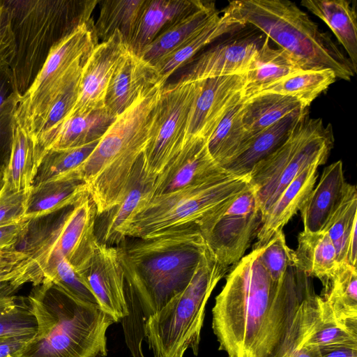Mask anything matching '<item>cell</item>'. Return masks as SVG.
<instances>
[{"mask_svg":"<svg viewBox=\"0 0 357 357\" xmlns=\"http://www.w3.org/2000/svg\"><path fill=\"white\" fill-rule=\"evenodd\" d=\"M252 250L226 276L212 309V328L227 357H291L306 341L319 315V296L302 292L292 266L273 282Z\"/></svg>","mask_w":357,"mask_h":357,"instance_id":"1","label":"cell"},{"mask_svg":"<svg viewBox=\"0 0 357 357\" xmlns=\"http://www.w3.org/2000/svg\"><path fill=\"white\" fill-rule=\"evenodd\" d=\"M119 245L129 313L142 323L190 283L208 247L196 225Z\"/></svg>","mask_w":357,"mask_h":357,"instance_id":"2","label":"cell"},{"mask_svg":"<svg viewBox=\"0 0 357 357\" xmlns=\"http://www.w3.org/2000/svg\"><path fill=\"white\" fill-rule=\"evenodd\" d=\"M165 83L142 93L118 115L90 155L76 169L59 177L86 186L97 215L124 198L131 175L150 139L155 108Z\"/></svg>","mask_w":357,"mask_h":357,"instance_id":"3","label":"cell"},{"mask_svg":"<svg viewBox=\"0 0 357 357\" xmlns=\"http://www.w3.org/2000/svg\"><path fill=\"white\" fill-rule=\"evenodd\" d=\"M38 331L21 357H105L115 321L98 305L79 300L48 280L28 296Z\"/></svg>","mask_w":357,"mask_h":357,"instance_id":"4","label":"cell"},{"mask_svg":"<svg viewBox=\"0 0 357 357\" xmlns=\"http://www.w3.org/2000/svg\"><path fill=\"white\" fill-rule=\"evenodd\" d=\"M223 10L243 25L261 31L303 70H331L337 79L348 82L355 75L349 59L331 36L291 1H232Z\"/></svg>","mask_w":357,"mask_h":357,"instance_id":"5","label":"cell"},{"mask_svg":"<svg viewBox=\"0 0 357 357\" xmlns=\"http://www.w3.org/2000/svg\"><path fill=\"white\" fill-rule=\"evenodd\" d=\"M10 12L16 54L10 66L22 97L52 48L91 19L97 0H5Z\"/></svg>","mask_w":357,"mask_h":357,"instance_id":"6","label":"cell"},{"mask_svg":"<svg viewBox=\"0 0 357 357\" xmlns=\"http://www.w3.org/2000/svg\"><path fill=\"white\" fill-rule=\"evenodd\" d=\"M228 269L207 248L186 288L146 319L143 337L154 357L198 354L206 303Z\"/></svg>","mask_w":357,"mask_h":357,"instance_id":"7","label":"cell"},{"mask_svg":"<svg viewBox=\"0 0 357 357\" xmlns=\"http://www.w3.org/2000/svg\"><path fill=\"white\" fill-rule=\"evenodd\" d=\"M335 142L332 125L321 118L300 114L283 143L257 163L250 171V183L255 188L261 221L285 188L303 169L317 162L325 164Z\"/></svg>","mask_w":357,"mask_h":357,"instance_id":"8","label":"cell"},{"mask_svg":"<svg viewBox=\"0 0 357 357\" xmlns=\"http://www.w3.org/2000/svg\"><path fill=\"white\" fill-rule=\"evenodd\" d=\"M98 44L91 18L50 50L33 83L20 97L14 114L15 123L34 139L52 105L80 77L88 56Z\"/></svg>","mask_w":357,"mask_h":357,"instance_id":"9","label":"cell"},{"mask_svg":"<svg viewBox=\"0 0 357 357\" xmlns=\"http://www.w3.org/2000/svg\"><path fill=\"white\" fill-rule=\"evenodd\" d=\"M250 184L249 176L227 175L153 197L131 218L126 237L145 238L197 224Z\"/></svg>","mask_w":357,"mask_h":357,"instance_id":"10","label":"cell"},{"mask_svg":"<svg viewBox=\"0 0 357 357\" xmlns=\"http://www.w3.org/2000/svg\"><path fill=\"white\" fill-rule=\"evenodd\" d=\"M97 211L89 193L68 208L47 235L26 252L30 257V282L40 284L45 275L61 259L77 271L89 259L97 243L95 225Z\"/></svg>","mask_w":357,"mask_h":357,"instance_id":"11","label":"cell"},{"mask_svg":"<svg viewBox=\"0 0 357 357\" xmlns=\"http://www.w3.org/2000/svg\"><path fill=\"white\" fill-rule=\"evenodd\" d=\"M201 80L180 79L164 86L155 108L149 142L142 153L147 177L155 181L188 139L191 108Z\"/></svg>","mask_w":357,"mask_h":357,"instance_id":"12","label":"cell"},{"mask_svg":"<svg viewBox=\"0 0 357 357\" xmlns=\"http://www.w3.org/2000/svg\"><path fill=\"white\" fill-rule=\"evenodd\" d=\"M261 224L256 191L250 183L202 219L197 227L218 261L229 268L244 256Z\"/></svg>","mask_w":357,"mask_h":357,"instance_id":"13","label":"cell"},{"mask_svg":"<svg viewBox=\"0 0 357 357\" xmlns=\"http://www.w3.org/2000/svg\"><path fill=\"white\" fill-rule=\"evenodd\" d=\"M102 310L115 322L129 316L125 278L118 247L96 243L91 255L77 271Z\"/></svg>","mask_w":357,"mask_h":357,"instance_id":"14","label":"cell"},{"mask_svg":"<svg viewBox=\"0 0 357 357\" xmlns=\"http://www.w3.org/2000/svg\"><path fill=\"white\" fill-rule=\"evenodd\" d=\"M128 51V46L119 31L93 48L82 68L76 102L64 121L75 115L105 108L110 79Z\"/></svg>","mask_w":357,"mask_h":357,"instance_id":"15","label":"cell"},{"mask_svg":"<svg viewBox=\"0 0 357 357\" xmlns=\"http://www.w3.org/2000/svg\"><path fill=\"white\" fill-rule=\"evenodd\" d=\"M227 175L229 174L211 156L207 139L189 138L181 151L155 180L150 200L155 197L199 185Z\"/></svg>","mask_w":357,"mask_h":357,"instance_id":"16","label":"cell"},{"mask_svg":"<svg viewBox=\"0 0 357 357\" xmlns=\"http://www.w3.org/2000/svg\"><path fill=\"white\" fill-rule=\"evenodd\" d=\"M243 75L202 79L191 108L188 139L208 140L229 109L243 98Z\"/></svg>","mask_w":357,"mask_h":357,"instance_id":"17","label":"cell"},{"mask_svg":"<svg viewBox=\"0 0 357 357\" xmlns=\"http://www.w3.org/2000/svg\"><path fill=\"white\" fill-rule=\"evenodd\" d=\"M240 30L204 52L181 79L196 81L244 75L265 38L248 32L240 34Z\"/></svg>","mask_w":357,"mask_h":357,"instance_id":"18","label":"cell"},{"mask_svg":"<svg viewBox=\"0 0 357 357\" xmlns=\"http://www.w3.org/2000/svg\"><path fill=\"white\" fill-rule=\"evenodd\" d=\"M154 182L146 174L142 155L134 167L123 200L109 211L97 215L95 235L99 243L117 247L127 238L126 230L130 221L149 202Z\"/></svg>","mask_w":357,"mask_h":357,"instance_id":"19","label":"cell"},{"mask_svg":"<svg viewBox=\"0 0 357 357\" xmlns=\"http://www.w3.org/2000/svg\"><path fill=\"white\" fill-rule=\"evenodd\" d=\"M164 82L155 66L128 51L110 79L105 108L115 116L128 109L144 92Z\"/></svg>","mask_w":357,"mask_h":357,"instance_id":"20","label":"cell"},{"mask_svg":"<svg viewBox=\"0 0 357 357\" xmlns=\"http://www.w3.org/2000/svg\"><path fill=\"white\" fill-rule=\"evenodd\" d=\"M207 1L144 0L133 33L127 43L128 51L140 56L156 37L181 18L203 8Z\"/></svg>","mask_w":357,"mask_h":357,"instance_id":"21","label":"cell"},{"mask_svg":"<svg viewBox=\"0 0 357 357\" xmlns=\"http://www.w3.org/2000/svg\"><path fill=\"white\" fill-rule=\"evenodd\" d=\"M324 165L317 162L303 169L282 192L262 219L257 233L253 249L262 248L300 211L314 187L318 167Z\"/></svg>","mask_w":357,"mask_h":357,"instance_id":"22","label":"cell"},{"mask_svg":"<svg viewBox=\"0 0 357 357\" xmlns=\"http://www.w3.org/2000/svg\"><path fill=\"white\" fill-rule=\"evenodd\" d=\"M347 183L341 160L324 169L318 184L299 211L304 231L319 232L325 229L343 198Z\"/></svg>","mask_w":357,"mask_h":357,"instance_id":"23","label":"cell"},{"mask_svg":"<svg viewBox=\"0 0 357 357\" xmlns=\"http://www.w3.org/2000/svg\"><path fill=\"white\" fill-rule=\"evenodd\" d=\"M116 116L105 108L66 119L40 150L39 163L50 150H66L100 140Z\"/></svg>","mask_w":357,"mask_h":357,"instance_id":"24","label":"cell"},{"mask_svg":"<svg viewBox=\"0 0 357 357\" xmlns=\"http://www.w3.org/2000/svg\"><path fill=\"white\" fill-rule=\"evenodd\" d=\"M300 70H303L291 55L280 48L272 47L266 37L243 75V98L247 99L256 95L268 86Z\"/></svg>","mask_w":357,"mask_h":357,"instance_id":"25","label":"cell"},{"mask_svg":"<svg viewBox=\"0 0 357 357\" xmlns=\"http://www.w3.org/2000/svg\"><path fill=\"white\" fill-rule=\"evenodd\" d=\"M301 4L321 19L347 52L354 73L357 72V14L347 0H303Z\"/></svg>","mask_w":357,"mask_h":357,"instance_id":"26","label":"cell"},{"mask_svg":"<svg viewBox=\"0 0 357 357\" xmlns=\"http://www.w3.org/2000/svg\"><path fill=\"white\" fill-rule=\"evenodd\" d=\"M294 266L306 275L319 279L323 286L337 271L335 248L327 231H303L298 236V245L293 252Z\"/></svg>","mask_w":357,"mask_h":357,"instance_id":"27","label":"cell"},{"mask_svg":"<svg viewBox=\"0 0 357 357\" xmlns=\"http://www.w3.org/2000/svg\"><path fill=\"white\" fill-rule=\"evenodd\" d=\"M306 110L307 108L296 98L262 93L244 99L242 119L250 139L285 116Z\"/></svg>","mask_w":357,"mask_h":357,"instance_id":"28","label":"cell"},{"mask_svg":"<svg viewBox=\"0 0 357 357\" xmlns=\"http://www.w3.org/2000/svg\"><path fill=\"white\" fill-rule=\"evenodd\" d=\"M87 189L81 181L59 178L32 186L27 198L24 219L33 220L77 203Z\"/></svg>","mask_w":357,"mask_h":357,"instance_id":"29","label":"cell"},{"mask_svg":"<svg viewBox=\"0 0 357 357\" xmlns=\"http://www.w3.org/2000/svg\"><path fill=\"white\" fill-rule=\"evenodd\" d=\"M220 15L214 2L181 18L156 37L139 56L153 66L190 40Z\"/></svg>","mask_w":357,"mask_h":357,"instance_id":"30","label":"cell"},{"mask_svg":"<svg viewBox=\"0 0 357 357\" xmlns=\"http://www.w3.org/2000/svg\"><path fill=\"white\" fill-rule=\"evenodd\" d=\"M357 191L347 183L343 198L328 220L327 231L337 252L339 264L347 263L356 267L357 260Z\"/></svg>","mask_w":357,"mask_h":357,"instance_id":"31","label":"cell"},{"mask_svg":"<svg viewBox=\"0 0 357 357\" xmlns=\"http://www.w3.org/2000/svg\"><path fill=\"white\" fill-rule=\"evenodd\" d=\"M300 114L288 115L250 139L246 146L222 168L230 175L248 176L257 163L283 143Z\"/></svg>","mask_w":357,"mask_h":357,"instance_id":"32","label":"cell"},{"mask_svg":"<svg viewBox=\"0 0 357 357\" xmlns=\"http://www.w3.org/2000/svg\"><path fill=\"white\" fill-rule=\"evenodd\" d=\"M38 165L35 139L15 123L3 188L10 193L30 190Z\"/></svg>","mask_w":357,"mask_h":357,"instance_id":"33","label":"cell"},{"mask_svg":"<svg viewBox=\"0 0 357 357\" xmlns=\"http://www.w3.org/2000/svg\"><path fill=\"white\" fill-rule=\"evenodd\" d=\"M245 26L239 21L222 10V15H220L198 33L154 65L161 79L166 82L168 77L175 70L185 64L206 45L225 34L233 33Z\"/></svg>","mask_w":357,"mask_h":357,"instance_id":"34","label":"cell"},{"mask_svg":"<svg viewBox=\"0 0 357 357\" xmlns=\"http://www.w3.org/2000/svg\"><path fill=\"white\" fill-rule=\"evenodd\" d=\"M321 296L335 318L357 334V269L347 263L339 265L332 278L323 286Z\"/></svg>","mask_w":357,"mask_h":357,"instance_id":"35","label":"cell"},{"mask_svg":"<svg viewBox=\"0 0 357 357\" xmlns=\"http://www.w3.org/2000/svg\"><path fill=\"white\" fill-rule=\"evenodd\" d=\"M243 100L229 109L208 140V151L221 167L250 140L242 119Z\"/></svg>","mask_w":357,"mask_h":357,"instance_id":"36","label":"cell"},{"mask_svg":"<svg viewBox=\"0 0 357 357\" xmlns=\"http://www.w3.org/2000/svg\"><path fill=\"white\" fill-rule=\"evenodd\" d=\"M336 79V75L331 70H300L268 86L258 93H274L291 96L307 108Z\"/></svg>","mask_w":357,"mask_h":357,"instance_id":"37","label":"cell"},{"mask_svg":"<svg viewBox=\"0 0 357 357\" xmlns=\"http://www.w3.org/2000/svg\"><path fill=\"white\" fill-rule=\"evenodd\" d=\"M144 0H102L95 23L98 39L108 40L119 31L126 45L129 41Z\"/></svg>","mask_w":357,"mask_h":357,"instance_id":"38","label":"cell"},{"mask_svg":"<svg viewBox=\"0 0 357 357\" xmlns=\"http://www.w3.org/2000/svg\"><path fill=\"white\" fill-rule=\"evenodd\" d=\"M98 142L70 149L47 151L39 163L32 186L58 178L76 169L90 155Z\"/></svg>","mask_w":357,"mask_h":357,"instance_id":"39","label":"cell"},{"mask_svg":"<svg viewBox=\"0 0 357 357\" xmlns=\"http://www.w3.org/2000/svg\"><path fill=\"white\" fill-rule=\"evenodd\" d=\"M319 308L317 321L304 344L319 348L341 344L357 345V334L337 320L328 303L321 296Z\"/></svg>","mask_w":357,"mask_h":357,"instance_id":"40","label":"cell"},{"mask_svg":"<svg viewBox=\"0 0 357 357\" xmlns=\"http://www.w3.org/2000/svg\"><path fill=\"white\" fill-rule=\"evenodd\" d=\"M36 318L28 298L16 296L0 298V337L36 335Z\"/></svg>","mask_w":357,"mask_h":357,"instance_id":"41","label":"cell"},{"mask_svg":"<svg viewBox=\"0 0 357 357\" xmlns=\"http://www.w3.org/2000/svg\"><path fill=\"white\" fill-rule=\"evenodd\" d=\"M293 252L294 250L287 244L283 231L275 234L260 248L259 260L273 282H284L291 267L294 266Z\"/></svg>","mask_w":357,"mask_h":357,"instance_id":"42","label":"cell"},{"mask_svg":"<svg viewBox=\"0 0 357 357\" xmlns=\"http://www.w3.org/2000/svg\"><path fill=\"white\" fill-rule=\"evenodd\" d=\"M43 280L52 282L65 292L79 300L98 305L94 295L83 278L65 258L55 264L45 275Z\"/></svg>","mask_w":357,"mask_h":357,"instance_id":"43","label":"cell"},{"mask_svg":"<svg viewBox=\"0 0 357 357\" xmlns=\"http://www.w3.org/2000/svg\"><path fill=\"white\" fill-rule=\"evenodd\" d=\"M16 40L10 12L5 0H0V66H9L16 54Z\"/></svg>","mask_w":357,"mask_h":357,"instance_id":"44","label":"cell"},{"mask_svg":"<svg viewBox=\"0 0 357 357\" xmlns=\"http://www.w3.org/2000/svg\"><path fill=\"white\" fill-rule=\"evenodd\" d=\"M30 257L17 264L0 267V298L13 296L23 284L30 282Z\"/></svg>","mask_w":357,"mask_h":357,"instance_id":"45","label":"cell"},{"mask_svg":"<svg viewBox=\"0 0 357 357\" xmlns=\"http://www.w3.org/2000/svg\"><path fill=\"white\" fill-rule=\"evenodd\" d=\"M29 191L10 193L2 187L0 190V227L24 219Z\"/></svg>","mask_w":357,"mask_h":357,"instance_id":"46","label":"cell"},{"mask_svg":"<svg viewBox=\"0 0 357 357\" xmlns=\"http://www.w3.org/2000/svg\"><path fill=\"white\" fill-rule=\"evenodd\" d=\"M19 96H15L0 114V167L8 164L15 128L14 114L20 101Z\"/></svg>","mask_w":357,"mask_h":357,"instance_id":"47","label":"cell"},{"mask_svg":"<svg viewBox=\"0 0 357 357\" xmlns=\"http://www.w3.org/2000/svg\"><path fill=\"white\" fill-rule=\"evenodd\" d=\"M31 220L19 222L0 227V250L15 249V246L26 236Z\"/></svg>","mask_w":357,"mask_h":357,"instance_id":"48","label":"cell"},{"mask_svg":"<svg viewBox=\"0 0 357 357\" xmlns=\"http://www.w3.org/2000/svg\"><path fill=\"white\" fill-rule=\"evenodd\" d=\"M35 335L0 337V357H21Z\"/></svg>","mask_w":357,"mask_h":357,"instance_id":"49","label":"cell"},{"mask_svg":"<svg viewBox=\"0 0 357 357\" xmlns=\"http://www.w3.org/2000/svg\"><path fill=\"white\" fill-rule=\"evenodd\" d=\"M17 95L10 67L0 66V114Z\"/></svg>","mask_w":357,"mask_h":357,"instance_id":"50","label":"cell"},{"mask_svg":"<svg viewBox=\"0 0 357 357\" xmlns=\"http://www.w3.org/2000/svg\"><path fill=\"white\" fill-rule=\"evenodd\" d=\"M323 357H357V345H333L320 348Z\"/></svg>","mask_w":357,"mask_h":357,"instance_id":"51","label":"cell"},{"mask_svg":"<svg viewBox=\"0 0 357 357\" xmlns=\"http://www.w3.org/2000/svg\"><path fill=\"white\" fill-rule=\"evenodd\" d=\"M29 257L23 250L16 249L0 251V267L21 262Z\"/></svg>","mask_w":357,"mask_h":357,"instance_id":"52","label":"cell"},{"mask_svg":"<svg viewBox=\"0 0 357 357\" xmlns=\"http://www.w3.org/2000/svg\"><path fill=\"white\" fill-rule=\"evenodd\" d=\"M291 357H323L320 348L315 345L304 344Z\"/></svg>","mask_w":357,"mask_h":357,"instance_id":"53","label":"cell"},{"mask_svg":"<svg viewBox=\"0 0 357 357\" xmlns=\"http://www.w3.org/2000/svg\"><path fill=\"white\" fill-rule=\"evenodd\" d=\"M6 166L0 167V190H1L4 181H3V176H4V169Z\"/></svg>","mask_w":357,"mask_h":357,"instance_id":"54","label":"cell"},{"mask_svg":"<svg viewBox=\"0 0 357 357\" xmlns=\"http://www.w3.org/2000/svg\"><path fill=\"white\" fill-rule=\"evenodd\" d=\"M0 251H1V250H0Z\"/></svg>","mask_w":357,"mask_h":357,"instance_id":"55","label":"cell"}]
</instances>
